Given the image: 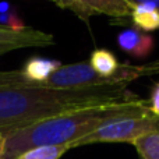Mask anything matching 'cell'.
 I'll return each mask as SVG.
<instances>
[{"label":"cell","mask_w":159,"mask_h":159,"mask_svg":"<svg viewBox=\"0 0 159 159\" xmlns=\"http://www.w3.org/2000/svg\"><path fill=\"white\" fill-rule=\"evenodd\" d=\"M59 7L75 13L87 21L91 16L105 14L115 18L130 17L133 6L126 0H53Z\"/></svg>","instance_id":"obj_5"},{"label":"cell","mask_w":159,"mask_h":159,"mask_svg":"<svg viewBox=\"0 0 159 159\" xmlns=\"http://www.w3.org/2000/svg\"><path fill=\"white\" fill-rule=\"evenodd\" d=\"M52 34L30 27H10L0 24V56L22 48H45L55 45Z\"/></svg>","instance_id":"obj_4"},{"label":"cell","mask_w":159,"mask_h":159,"mask_svg":"<svg viewBox=\"0 0 159 159\" xmlns=\"http://www.w3.org/2000/svg\"><path fill=\"white\" fill-rule=\"evenodd\" d=\"M117 43L124 52L135 56L145 57L154 48V39L147 34L140 32V30H126L117 36Z\"/></svg>","instance_id":"obj_7"},{"label":"cell","mask_w":159,"mask_h":159,"mask_svg":"<svg viewBox=\"0 0 159 159\" xmlns=\"http://www.w3.org/2000/svg\"><path fill=\"white\" fill-rule=\"evenodd\" d=\"M126 2L129 4H131L133 7L137 4H147V6H151V7L159 10V0H126Z\"/></svg>","instance_id":"obj_13"},{"label":"cell","mask_w":159,"mask_h":159,"mask_svg":"<svg viewBox=\"0 0 159 159\" xmlns=\"http://www.w3.org/2000/svg\"><path fill=\"white\" fill-rule=\"evenodd\" d=\"M4 147H6V140L0 134V159H4Z\"/></svg>","instance_id":"obj_14"},{"label":"cell","mask_w":159,"mask_h":159,"mask_svg":"<svg viewBox=\"0 0 159 159\" xmlns=\"http://www.w3.org/2000/svg\"><path fill=\"white\" fill-rule=\"evenodd\" d=\"M152 131H159V117L152 113L119 117L71 144V148L96 143H130Z\"/></svg>","instance_id":"obj_3"},{"label":"cell","mask_w":159,"mask_h":159,"mask_svg":"<svg viewBox=\"0 0 159 159\" xmlns=\"http://www.w3.org/2000/svg\"><path fill=\"white\" fill-rule=\"evenodd\" d=\"M131 21L137 30L157 31L159 30V10L147 4H137L131 10Z\"/></svg>","instance_id":"obj_9"},{"label":"cell","mask_w":159,"mask_h":159,"mask_svg":"<svg viewBox=\"0 0 159 159\" xmlns=\"http://www.w3.org/2000/svg\"><path fill=\"white\" fill-rule=\"evenodd\" d=\"M60 66H61V63L57 60L32 57L25 63L24 69L20 70V73H21L22 77L27 80V81L34 82V84H42Z\"/></svg>","instance_id":"obj_8"},{"label":"cell","mask_w":159,"mask_h":159,"mask_svg":"<svg viewBox=\"0 0 159 159\" xmlns=\"http://www.w3.org/2000/svg\"><path fill=\"white\" fill-rule=\"evenodd\" d=\"M70 148V145H42L22 152L16 159H60Z\"/></svg>","instance_id":"obj_10"},{"label":"cell","mask_w":159,"mask_h":159,"mask_svg":"<svg viewBox=\"0 0 159 159\" xmlns=\"http://www.w3.org/2000/svg\"><path fill=\"white\" fill-rule=\"evenodd\" d=\"M149 101V109H151V113L159 117V82L154 87L151 92V98Z\"/></svg>","instance_id":"obj_12"},{"label":"cell","mask_w":159,"mask_h":159,"mask_svg":"<svg viewBox=\"0 0 159 159\" xmlns=\"http://www.w3.org/2000/svg\"><path fill=\"white\" fill-rule=\"evenodd\" d=\"M141 159H159V131H152L133 143Z\"/></svg>","instance_id":"obj_11"},{"label":"cell","mask_w":159,"mask_h":159,"mask_svg":"<svg viewBox=\"0 0 159 159\" xmlns=\"http://www.w3.org/2000/svg\"><path fill=\"white\" fill-rule=\"evenodd\" d=\"M151 113L149 101L140 96L130 101L87 107L41 120L4 135V159H16L22 152L42 145H70L101 126L119 117Z\"/></svg>","instance_id":"obj_2"},{"label":"cell","mask_w":159,"mask_h":159,"mask_svg":"<svg viewBox=\"0 0 159 159\" xmlns=\"http://www.w3.org/2000/svg\"><path fill=\"white\" fill-rule=\"evenodd\" d=\"M137 95L126 85L57 89L28 84L20 70L0 71V134L87 107L130 101Z\"/></svg>","instance_id":"obj_1"},{"label":"cell","mask_w":159,"mask_h":159,"mask_svg":"<svg viewBox=\"0 0 159 159\" xmlns=\"http://www.w3.org/2000/svg\"><path fill=\"white\" fill-rule=\"evenodd\" d=\"M88 61H89L92 69L99 75L105 77L109 81L110 85H124L121 75H120V71H119L120 63L117 61L116 56L110 50H107V49L93 50V53L91 55Z\"/></svg>","instance_id":"obj_6"}]
</instances>
